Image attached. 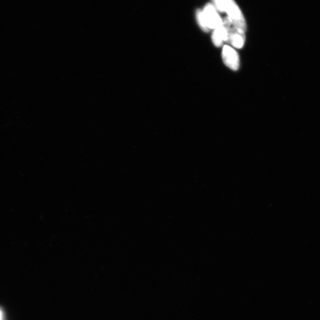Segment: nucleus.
<instances>
[{
	"label": "nucleus",
	"instance_id": "f257e3e1",
	"mask_svg": "<svg viewBox=\"0 0 320 320\" xmlns=\"http://www.w3.org/2000/svg\"><path fill=\"white\" fill-rule=\"evenodd\" d=\"M227 17L231 21L232 26L245 31L247 30V24L244 17L234 0H227L226 11Z\"/></svg>",
	"mask_w": 320,
	"mask_h": 320
},
{
	"label": "nucleus",
	"instance_id": "20e7f679",
	"mask_svg": "<svg viewBox=\"0 0 320 320\" xmlns=\"http://www.w3.org/2000/svg\"><path fill=\"white\" fill-rule=\"evenodd\" d=\"M223 59L224 64L228 68L237 71L240 66V59L238 53L230 46L225 45L223 50Z\"/></svg>",
	"mask_w": 320,
	"mask_h": 320
},
{
	"label": "nucleus",
	"instance_id": "39448f33",
	"mask_svg": "<svg viewBox=\"0 0 320 320\" xmlns=\"http://www.w3.org/2000/svg\"><path fill=\"white\" fill-rule=\"evenodd\" d=\"M245 31L232 26L228 31L227 42L233 47L240 49L245 43Z\"/></svg>",
	"mask_w": 320,
	"mask_h": 320
},
{
	"label": "nucleus",
	"instance_id": "6e6552de",
	"mask_svg": "<svg viewBox=\"0 0 320 320\" xmlns=\"http://www.w3.org/2000/svg\"><path fill=\"white\" fill-rule=\"evenodd\" d=\"M2 311H0V320H2Z\"/></svg>",
	"mask_w": 320,
	"mask_h": 320
},
{
	"label": "nucleus",
	"instance_id": "0eeeda50",
	"mask_svg": "<svg viewBox=\"0 0 320 320\" xmlns=\"http://www.w3.org/2000/svg\"><path fill=\"white\" fill-rule=\"evenodd\" d=\"M214 6L218 11L225 12L227 3V0H213Z\"/></svg>",
	"mask_w": 320,
	"mask_h": 320
},
{
	"label": "nucleus",
	"instance_id": "f03ea898",
	"mask_svg": "<svg viewBox=\"0 0 320 320\" xmlns=\"http://www.w3.org/2000/svg\"><path fill=\"white\" fill-rule=\"evenodd\" d=\"M204 19L207 29H215L217 27L222 25L223 20L218 13V10L212 4H207L202 10Z\"/></svg>",
	"mask_w": 320,
	"mask_h": 320
},
{
	"label": "nucleus",
	"instance_id": "7ed1b4c3",
	"mask_svg": "<svg viewBox=\"0 0 320 320\" xmlns=\"http://www.w3.org/2000/svg\"><path fill=\"white\" fill-rule=\"evenodd\" d=\"M231 26V21L227 17L223 20L222 25L214 29L212 40L216 47H220L223 45L224 42H227L228 31Z\"/></svg>",
	"mask_w": 320,
	"mask_h": 320
},
{
	"label": "nucleus",
	"instance_id": "423d86ee",
	"mask_svg": "<svg viewBox=\"0 0 320 320\" xmlns=\"http://www.w3.org/2000/svg\"><path fill=\"white\" fill-rule=\"evenodd\" d=\"M196 19L198 21L199 26L204 31H209V30L207 29L206 24L205 23V19H204L203 11L201 10H198L196 13Z\"/></svg>",
	"mask_w": 320,
	"mask_h": 320
}]
</instances>
